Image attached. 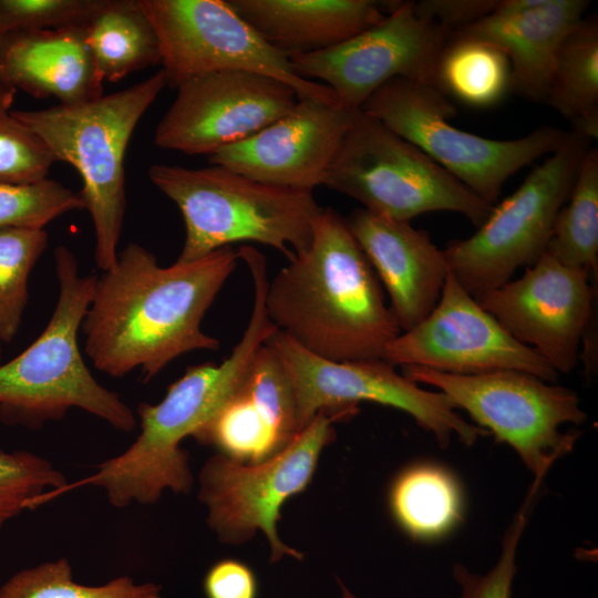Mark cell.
Returning a JSON list of instances; mask_svg holds the SVG:
<instances>
[{
	"label": "cell",
	"instance_id": "obj_1",
	"mask_svg": "<svg viewBox=\"0 0 598 598\" xmlns=\"http://www.w3.org/2000/svg\"><path fill=\"white\" fill-rule=\"evenodd\" d=\"M238 260L228 246L162 267L140 244L126 245L96 277L81 324L86 357L113 378L141 369L147 382L182 354L218 350L202 320Z\"/></svg>",
	"mask_w": 598,
	"mask_h": 598
},
{
	"label": "cell",
	"instance_id": "obj_2",
	"mask_svg": "<svg viewBox=\"0 0 598 598\" xmlns=\"http://www.w3.org/2000/svg\"><path fill=\"white\" fill-rule=\"evenodd\" d=\"M265 307L279 331L331 361L383 359L401 333L347 219L330 207L315 218L310 246L268 281Z\"/></svg>",
	"mask_w": 598,
	"mask_h": 598
},
{
	"label": "cell",
	"instance_id": "obj_3",
	"mask_svg": "<svg viewBox=\"0 0 598 598\" xmlns=\"http://www.w3.org/2000/svg\"><path fill=\"white\" fill-rule=\"evenodd\" d=\"M267 265H248L254 282V305L248 326L230 355L220 364L207 362L187 368L156 404L137 408L141 432L121 454L102 462L96 471L72 484L105 492L109 503L124 508L133 503L155 504L168 489L188 494L194 484L188 453L181 443L195 436L225 405L243 381L258 348L278 329L268 318L265 293Z\"/></svg>",
	"mask_w": 598,
	"mask_h": 598
},
{
	"label": "cell",
	"instance_id": "obj_4",
	"mask_svg": "<svg viewBox=\"0 0 598 598\" xmlns=\"http://www.w3.org/2000/svg\"><path fill=\"white\" fill-rule=\"evenodd\" d=\"M54 269L59 293L47 327L20 354L0 363V422L38 430L79 408L132 432L137 425L134 412L95 380L79 347L97 276H81L75 255L63 245L54 249Z\"/></svg>",
	"mask_w": 598,
	"mask_h": 598
},
{
	"label": "cell",
	"instance_id": "obj_5",
	"mask_svg": "<svg viewBox=\"0 0 598 598\" xmlns=\"http://www.w3.org/2000/svg\"><path fill=\"white\" fill-rule=\"evenodd\" d=\"M166 86L159 70L92 101L10 112L44 143L56 162L69 163L81 176L80 194L95 235L94 259L102 271L115 264L118 254L127 145L142 116Z\"/></svg>",
	"mask_w": 598,
	"mask_h": 598
},
{
	"label": "cell",
	"instance_id": "obj_6",
	"mask_svg": "<svg viewBox=\"0 0 598 598\" xmlns=\"http://www.w3.org/2000/svg\"><path fill=\"white\" fill-rule=\"evenodd\" d=\"M148 177L183 216L178 261L241 241L267 245L289 260L310 246L313 220L323 208L312 192L264 184L223 166L154 164Z\"/></svg>",
	"mask_w": 598,
	"mask_h": 598
},
{
	"label": "cell",
	"instance_id": "obj_7",
	"mask_svg": "<svg viewBox=\"0 0 598 598\" xmlns=\"http://www.w3.org/2000/svg\"><path fill=\"white\" fill-rule=\"evenodd\" d=\"M412 143L472 193L494 206L505 182L543 155H549L569 132L542 126L514 140H493L450 123L457 110L436 86L393 79L360 109Z\"/></svg>",
	"mask_w": 598,
	"mask_h": 598
},
{
	"label": "cell",
	"instance_id": "obj_8",
	"mask_svg": "<svg viewBox=\"0 0 598 598\" xmlns=\"http://www.w3.org/2000/svg\"><path fill=\"white\" fill-rule=\"evenodd\" d=\"M323 185L354 198L372 214L400 221L429 212H454L478 227L493 209L362 110L355 111Z\"/></svg>",
	"mask_w": 598,
	"mask_h": 598
},
{
	"label": "cell",
	"instance_id": "obj_9",
	"mask_svg": "<svg viewBox=\"0 0 598 598\" xmlns=\"http://www.w3.org/2000/svg\"><path fill=\"white\" fill-rule=\"evenodd\" d=\"M590 141L574 131L465 239L443 250L448 271L473 297L511 280L545 252L556 217L574 185Z\"/></svg>",
	"mask_w": 598,
	"mask_h": 598
},
{
	"label": "cell",
	"instance_id": "obj_10",
	"mask_svg": "<svg viewBox=\"0 0 598 598\" xmlns=\"http://www.w3.org/2000/svg\"><path fill=\"white\" fill-rule=\"evenodd\" d=\"M402 373L414 383L439 389L480 427L511 445L537 484L554 462L573 451L580 435L575 430L564 432L561 426L580 424L587 417L573 390L522 371L453 374L402 367Z\"/></svg>",
	"mask_w": 598,
	"mask_h": 598
},
{
	"label": "cell",
	"instance_id": "obj_11",
	"mask_svg": "<svg viewBox=\"0 0 598 598\" xmlns=\"http://www.w3.org/2000/svg\"><path fill=\"white\" fill-rule=\"evenodd\" d=\"M344 417L326 411L315 419L281 452L256 464L217 453L198 474V499L207 508V524L226 544H243L260 530L270 547V561L303 555L278 536L280 509L310 483L326 445L334 439L333 421Z\"/></svg>",
	"mask_w": 598,
	"mask_h": 598
},
{
	"label": "cell",
	"instance_id": "obj_12",
	"mask_svg": "<svg viewBox=\"0 0 598 598\" xmlns=\"http://www.w3.org/2000/svg\"><path fill=\"white\" fill-rule=\"evenodd\" d=\"M266 342L279 355L291 382L300 432L321 411L351 416L359 402L370 401L410 414L441 447H447L453 435L472 445L487 433L462 417L444 393L420 388L384 359L327 360L279 330Z\"/></svg>",
	"mask_w": 598,
	"mask_h": 598
},
{
	"label": "cell",
	"instance_id": "obj_13",
	"mask_svg": "<svg viewBox=\"0 0 598 598\" xmlns=\"http://www.w3.org/2000/svg\"><path fill=\"white\" fill-rule=\"evenodd\" d=\"M159 43L166 85L208 73L243 71L290 86L298 100L338 101L333 91L297 75L289 58L270 47L227 0H137Z\"/></svg>",
	"mask_w": 598,
	"mask_h": 598
},
{
	"label": "cell",
	"instance_id": "obj_14",
	"mask_svg": "<svg viewBox=\"0 0 598 598\" xmlns=\"http://www.w3.org/2000/svg\"><path fill=\"white\" fill-rule=\"evenodd\" d=\"M451 35L442 25L417 16L413 1H393L380 23L337 47L289 61L297 75L319 80L340 103L360 110L393 79L436 86L439 59Z\"/></svg>",
	"mask_w": 598,
	"mask_h": 598
},
{
	"label": "cell",
	"instance_id": "obj_15",
	"mask_svg": "<svg viewBox=\"0 0 598 598\" xmlns=\"http://www.w3.org/2000/svg\"><path fill=\"white\" fill-rule=\"evenodd\" d=\"M383 359L394 367L453 374L516 370L547 382L559 375L534 349L513 338L450 271L433 310L391 341Z\"/></svg>",
	"mask_w": 598,
	"mask_h": 598
},
{
	"label": "cell",
	"instance_id": "obj_16",
	"mask_svg": "<svg viewBox=\"0 0 598 598\" xmlns=\"http://www.w3.org/2000/svg\"><path fill=\"white\" fill-rule=\"evenodd\" d=\"M176 90L154 142L187 155L210 156L240 143L286 115L298 101L282 82L243 71L204 74Z\"/></svg>",
	"mask_w": 598,
	"mask_h": 598
},
{
	"label": "cell",
	"instance_id": "obj_17",
	"mask_svg": "<svg viewBox=\"0 0 598 598\" xmlns=\"http://www.w3.org/2000/svg\"><path fill=\"white\" fill-rule=\"evenodd\" d=\"M594 280L545 252L524 275L474 296L517 341L558 373L571 372L594 312Z\"/></svg>",
	"mask_w": 598,
	"mask_h": 598
},
{
	"label": "cell",
	"instance_id": "obj_18",
	"mask_svg": "<svg viewBox=\"0 0 598 598\" xmlns=\"http://www.w3.org/2000/svg\"><path fill=\"white\" fill-rule=\"evenodd\" d=\"M355 111L339 101L298 100L286 115L208 162L264 184L312 192L323 185Z\"/></svg>",
	"mask_w": 598,
	"mask_h": 598
},
{
	"label": "cell",
	"instance_id": "obj_19",
	"mask_svg": "<svg viewBox=\"0 0 598 598\" xmlns=\"http://www.w3.org/2000/svg\"><path fill=\"white\" fill-rule=\"evenodd\" d=\"M299 433L291 382L265 342L237 390L194 439L233 460L256 464L281 452Z\"/></svg>",
	"mask_w": 598,
	"mask_h": 598
},
{
	"label": "cell",
	"instance_id": "obj_20",
	"mask_svg": "<svg viewBox=\"0 0 598 598\" xmlns=\"http://www.w3.org/2000/svg\"><path fill=\"white\" fill-rule=\"evenodd\" d=\"M349 229L379 281L401 332L424 320L441 296L448 267L429 234L410 221L389 219L363 208L347 219Z\"/></svg>",
	"mask_w": 598,
	"mask_h": 598
},
{
	"label": "cell",
	"instance_id": "obj_21",
	"mask_svg": "<svg viewBox=\"0 0 598 598\" xmlns=\"http://www.w3.org/2000/svg\"><path fill=\"white\" fill-rule=\"evenodd\" d=\"M589 6L585 0H501L496 10L455 35L498 48L511 65V92L545 102L558 50Z\"/></svg>",
	"mask_w": 598,
	"mask_h": 598
},
{
	"label": "cell",
	"instance_id": "obj_22",
	"mask_svg": "<svg viewBox=\"0 0 598 598\" xmlns=\"http://www.w3.org/2000/svg\"><path fill=\"white\" fill-rule=\"evenodd\" d=\"M270 47L289 59L337 47L380 23L391 1L227 0Z\"/></svg>",
	"mask_w": 598,
	"mask_h": 598
},
{
	"label": "cell",
	"instance_id": "obj_23",
	"mask_svg": "<svg viewBox=\"0 0 598 598\" xmlns=\"http://www.w3.org/2000/svg\"><path fill=\"white\" fill-rule=\"evenodd\" d=\"M1 81L60 104L92 101L104 93L83 28L7 34L1 45Z\"/></svg>",
	"mask_w": 598,
	"mask_h": 598
},
{
	"label": "cell",
	"instance_id": "obj_24",
	"mask_svg": "<svg viewBox=\"0 0 598 598\" xmlns=\"http://www.w3.org/2000/svg\"><path fill=\"white\" fill-rule=\"evenodd\" d=\"M83 32L103 81L161 64L156 32L137 0H103Z\"/></svg>",
	"mask_w": 598,
	"mask_h": 598
},
{
	"label": "cell",
	"instance_id": "obj_25",
	"mask_svg": "<svg viewBox=\"0 0 598 598\" xmlns=\"http://www.w3.org/2000/svg\"><path fill=\"white\" fill-rule=\"evenodd\" d=\"M545 103L568 118L574 132L598 136V19L584 17L564 39Z\"/></svg>",
	"mask_w": 598,
	"mask_h": 598
},
{
	"label": "cell",
	"instance_id": "obj_26",
	"mask_svg": "<svg viewBox=\"0 0 598 598\" xmlns=\"http://www.w3.org/2000/svg\"><path fill=\"white\" fill-rule=\"evenodd\" d=\"M436 87L451 100L491 107L511 92V65L496 47L452 33L439 59Z\"/></svg>",
	"mask_w": 598,
	"mask_h": 598
},
{
	"label": "cell",
	"instance_id": "obj_27",
	"mask_svg": "<svg viewBox=\"0 0 598 598\" xmlns=\"http://www.w3.org/2000/svg\"><path fill=\"white\" fill-rule=\"evenodd\" d=\"M392 513L413 538H435L460 519L461 497L454 478L434 465H417L404 471L390 495Z\"/></svg>",
	"mask_w": 598,
	"mask_h": 598
},
{
	"label": "cell",
	"instance_id": "obj_28",
	"mask_svg": "<svg viewBox=\"0 0 598 598\" xmlns=\"http://www.w3.org/2000/svg\"><path fill=\"white\" fill-rule=\"evenodd\" d=\"M546 252L559 262L598 275V150L585 153L567 202L559 210Z\"/></svg>",
	"mask_w": 598,
	"mask_h": 598
},
{
	"label": "cell",
	"instance_id": "obj_29",
	"mask_svg": "<svg viewBox=\"0 0 598 598\" xmlns=\"http://www.w3.org/2000/svg\"><path fill=\"white\" fill-rule=\"evenodd\" d=\"M0 598H163L161 586L118 576L96 586L73 580L68 558L24 568L0 586Z\"/></svg>",
	"mask_w": 598,
	"mask_h": 598
},
{
	"label": "cell",
	"instance_id": "obj_30",
	"mask_svg": "<svg viewBox=\"0 0 598 598\" xmlns=\"http://www.w3.org/2000/svg\"><path fill=\"white\" fill-rule=\"evenodd\" d=\"M48 245L45 229H0V342L17 336L28 303V281Z\"/></svg>",
	"mask_w": 598,
	"mask_h": 598
},
{
	"label": "cell",
	"instance_id": "obj_31",
	"mask_svg": "<svg viewBox=\"0 0 598 598\" xmlns=\"http://www.w3.org/2000/svg\"><path fill=\"white\" fill-rule=\"evenodd\" d=\"M68 484L49 460L29 451L0 448V532L23 512L60 495Z\"/></svg>",
	"mask_w": 598,
	"mask_h": 598
},
{
	"label": "cell",
	"instance_id": "obj_32",
	"mask_svg": "<svg viewBox=\"0 0 598 598\" xmlns=\"http://www.w3.org/2000/svg\"><path fill=\"white\" fill-rule=\"evenodd\" d=\"M81 209H85L81 194L53 179L0 183V229H44L63 214Z\"/></svg>",
	"mask_w": 598,
	"mask_h": 598
},
{
	"label": "cell",
	"instance_id": "obj_33",
	"mask_svg": "<svg viewBox=\"0 0 598 598\" xmlns=\"http://www.w3.org/2000/svg\"><path fill=\"white\" fill-rule=\"evenodd\" d=\"M103 0H0V33L84 28Z\"/></svg>",
	"mask_w": 598,
	"mask_h": 598
},
{
	"label": "cell",
	"instance_id": "obj_34",
	"mask_svg": "<svg viewBox=\"0 0 598 598\" xmlns=\"http://www.w3.org/2000/svg\"><path fill=\"white\" fill-rule=\"evenodd\" d=\"M55 158L44 143L10 112L0 111V183L30 184L48 178Z\"/></svg>",
	"mask_w": 598,
	"mask_h": 598
},
{
	"label": "cell",
	"instance_id": "obj_35",
	"mask_svg": "<svg viewBox=\"0 0 598 598\" xmlns=\"http://www.w3.org/2000/svg\"><path fill=\"white\" fill-rule=\"evenodd\" d=\"M536 494L530 491L524 507L506 530L503 549L497 564L486 575L470 573L456 565L453 576L462 588L460 598H511L512 582L516 573V550L526 524V512Z\"/></svg>",
	"mask_w": 598,
	"mask_h": 598
},
{
	"label": "cell",
	"instance_id": "obj_36",
	"mask_svg": "<svg viewBox=\"0 0 598 598\" xmlns=\"http://www.w3.org/2000/svg\"><path fill=\"white\" fill-rule=\"evenodd\" d=\"M498 3V0H423L414 2V11L455 32L492 14Z\"/></svg>",
	"mask_w": 598,
	"mask_h": 598
},
{
	"label": "cell",
	"instance_id": "obj_37",
	"mask_svg": "<svg viewBox=\"0 0 598 598\" xmlns=\"http://www.w3.org/2000/svg\"><path fill=\"white\" fill-rule=\"evenodd\" d=\"M204 591L207 598H256V577L247 565L223 559L208 569Z\"/></svg>",
	"mask_w": 598,
	"mask_h": 598
},
{
	"label": "cell",
	"instance_id": "obj_38",
	"mask_svg": "<svg viewBox=\"0 0 598 598\" xmlns=\"http://www.w3.org/2000/svg\"><path fill=\"white\" fill-rule=\"evenodd\" d=\"M17 90L0 81V111L9 112Z\"/></svg>",
	"mask_w": 598,
	"mask_h": 598
},
{
	"label": "cell",
	"instance_id": "obj_39",
	"mask_svg": "<svg viewBox=\"0 0 598 598\" xmlns=\"http://www.w3.org/2000/svg\"><path fill=\"white\" fill-rule=\"evenodd\" d=\"M342 591H343V598H355L343 586H342Z\"/></svg>",
	"mask_w": 598,
	"mask_h": 598
},
{
	"label": "cell",
	"instance_id": "obj_40",
	"mask_svg": "<svg viewBox=\"0 0 598 598\" xmlns=\"http://www.w3.org/2000/svg\"><path fill=\"white\" fill-rule=\"evenodd\" d=\"M3 35L0 33V63H1V45H2V42H3ZM0 81H1V78H0Z\"/></svg>",
	"mask_w": 598,
	"mask_h": 598
},
{
	"label": "cell",
	"instance_id": "obj_41",
	"mask_svg": "<svg viewBox=\"0 0 598 598\" xmlns=\"http://www.w3.org/2000/svg\"><path fill=\"white\" fill-rule=\"evenodd\" d=\"M0 363H1V342H0Z\"/></svg>",
	"mask_w": 598,
	"mask_h": 598
}]
</instances>
